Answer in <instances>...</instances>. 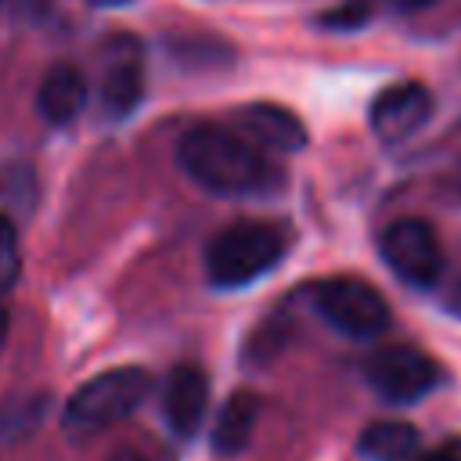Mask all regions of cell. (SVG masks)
<instances>
[{
  "label": "cell",
  "mask_w": 461,
  "mask_h": 461,
  "mask_svg": "<svg viewBox=\"0 0 461 461\" xmlns=\"http://www.w3.org/2000/svg\"><path fill=\"white\" fill-rule=\"evenodd\" d=\"M285 256V234L274 223L241 220L223 227L205 249V277L216 288H241L274 270Z\"/></svg>",
  "instance_id": "2"
},
{
  "label": "cell",
  "mask_w": 461,
  "mask_h": 461,
  "mask_svg": "<svg viewBox=\"0 0 461 461\" xmlns=\"http://www.w3.org/2000/svg\"><path fill=\"white\" fill-rule=\"evenodd\" d=\"M108 461H148V457L137 450H115V454H108Z\"/></svg>",
  "instance_id": "18"
},
{
  "label": "cell",
  "mask_w": 461,
  "mask_h": 461,
  "mask_svg": "<svg viewBox=\"0 0 461 461\" xmlns=\"http://www.w3.org/2000/svg\"><path fill=\"white\" fill-rule=\"evenodd\" d=\"M436 0H389V7L396 11H421V7H432Z\"/></svg>",
  "instance_id": "17"
},
{
  "label": "cell",
  "mask_w": 461,
  "mask_h": 461,
  "mask_svg": "<svg viewBox=\"0 0 461 461\" xmlns=\"http://www.w3.org/2000/svg\"><path fill=\"white\" fill-rule=\"evenodd\" d=\"M162 407H166V421L176 436H194L202 429L205 407H209V378L202 367L194 364H180L169 371L166 389H162Z\"/></svg>",
  "instance_id": "9"
},
{
  "label": "cell",
  "mask_w": 461,
  "mask_h": 461,
  "mask_svg": "<svg viewBox=\"0 0 461 461\" xmlns=\"http://www.w3.org/2000/svg\"><path fill=\"white\" fill-rule=\"evenodd\" d=\"M414 461H461V439H443L439 447L418 454Z\"/></svg>",
  "instance_id": "16"
},
{
  "label": "cell",
  "mask_w": 461,
  "mask_h": 461,
  "mask_svg": "<svg viewBox=\"0 0 461 461\" xmlns=\"http://www.w3.org/2000/svg\"><path fill=\"white\" fill-rule=\"evenodd\" d=\"M90 4H97V7H119V4H130V0H90Z\"/></svg>",
  "instance_id": "20"
},
{
  "label": "cell",
  "mask_w": 461,
  "mask_h": 461,
  "mask_svg": "<svg viewBox=\"0 0 461 461\" xmlns=\"http://www.w3.org/2000/svg\"><path fill=\"white\" fill-rule=\"evenodd\" d=\"M176 158L184 173L223 198H245V194H270L281 187L285 173L281 166L249 137L223 126H191L180 144Z\"/></svg>",
  "instance_id": "1"
},
{
  "label": "cell",
  "mask_w": 461,
  "mask_h": 461,
  "mask_svg": "<svg viewBox=\"0 0 461 461\" xmlns=\"http://www.w3.org/2000/svg\"><path fill=\"white\" fill-rule=\"evenodd\" d=\"M256 418H259V400H256L249 389L227 396L223 407H220V414H216V421H212V447H216L220 454H238V450H245L249 439H252Z\"/></svg>",
  "instance_id": "12"
},
{
  "label": "cell",
  "mask_w": 461,
  "mask_h": 461,
  "mask_svg": "<svg viewBox=\"0 0 461 461\" xmlns=\"http://www.w3.org/2000/svg\"><path fill=\"white\" fill-rule=\"evenodd\" d=\"M144 97V47L137 36L119 32L108 40V61L101 76V112L108 119H126Z\"/></svg>",
  "instance_id": "7"
},
{
  "label": "cell",
  "mask_w": 461,
  "mask_h": 461,
  "mask_svg": "<svg viewBox=\"0 0 461 461\" xmlns=\"http://www.w3.org/2000/svg\"><path fill=\"white\" fill-rule=\"evenodd\" d=\"M18 267H22V252H18V230H14L11 216H7V212H0V292H4L7 285H14Z\"/></svg>",
  "instance_id": "14"
},
{
  "label": "cell",
  "mask_w": 461,
  "mask_h": 461,
  "mask_svg": "<svg viewBox=\"0 0 461 461\" xmlns=\"http://www.w3.org/2000/svg\"><path fill=\"white\" fill-rule=\"evenodd\" d=\"M86 104V79L76 65H54L40 90H36V108L47 122L61 126V122H72Z\"/></svg>",
  "instance_id": "11"
},
{
  "label": "cell",
  "mask_w": 461,
  "mask_h": 461,
  "mask_svg": "<svg viewBox=\"0 0 461 461\" xmlns=\"http://www.w3.org/2000/svg\"><path fill=\"white\" fill-rule=\"evenodd\" d=\"M151 378L144 367H112L94 375L90 382H83L68 403H65V425L79 429V432H97L108 429L115 421H122L126 414H133L140 407V400L148 396Z\"/></svg>",
  "instance_id": "3"
},
{
  "label": "cell",
  "mask_w": 461,
  "mask_h": 461,
  "mask_svg": "<svg viewBox=\"0 0 461 461\" xmlns=\"http://www.w3.org/2000/svg\"><path fill=\"white\" fill-rule=\"evenodd\" d=\"M432 115V94L425 83L418 79H403V83H393L385 86L375 101H371V130L378 140L385 144H396V140H407L414 137Z\"/></svg>",
  "instance_id": "8"
},
{
  "label": "cell",
  "mask_w": 461,
  "mask_h": 461,
  "mask_svg": "<svg viewBox=\"0 0 461 461\" xmlns=\"http://www.w3.org/2000/svg\"><path fill=\"white\" fill-rule=\"evenodd\" d=\"M7 328H11V313H7V306L0 303V346H4V339H7Z\"/></svg>",
  "instance_id": "19"
},
{
  "label": "cell",
  "mask_w": 461,
  "mask_h": 461,
  "mask_svg": "<svg viewBox=\"0 0 461 461\" xmlns=\"http://www.w3.org/2000/svg\"><path fill=\"white\" fill-rule=\"evenodd\" d=\"M382 259L400 281L418 288L436 285L443 274V245L425 220H396L382 234Z\"/></svg>",
  "instance_id": "6"
},
{
  "label": "cell",
  "mask_w": 461,
  "mask_h": 461,
  "mask_svg": "<svg viewBox=\"0 0 461 461\" xmlns=\"http://www.w3.org/2000/svg\"><path fill=\"white\" fill-rule=\"evenodd\" d=\"M357 450L367 461H407L418 450V429L411 421L382 418L357 436Z\"/></svg>",
  "instance_id": "13"
},
{
  "label": "cell",
  "mask_w": 461,
  "mask_h": 461,
  "mask_svg": "<svg viewBox=\"0 0 461 461\" xmlns=\"http://www.w3.org/2000/svg\"><path fill=\"white\" fill-rule=\"evenodd\" d=\"M364 378L382 400L414 403V400H421V396H429L436 389L439 367H436V360L429 353H421L414 346H385V349L367 357Z\"/></svg>",
  "instance_id": "5"
},
{
  "label": "cell",
  "mask_w": 461,
  "mask_h": 461,
  "mask_svg": "<svg viewBox=\"0 0 461 461\" xmlns=\"http://www.w3.org/2000/svg\"><path fill=\"white\" fill-rule=\"evenodd\" d=\"M241 133H249L256 144H267L274 151H299L306 144V126L295 112L270 104V101H256L249 108L238 112Z\"/></svg>",
  "instance_id": "10"
},
{
  "label": "cell",
  "mask_w": 461,
  "mask_h": 461,
  "mask_svg": "<svg viewBox=\"0 0 461 461\" xmlns=\"http://www.w3.org/2000/svg\"><path fill=\"white\" fill-rule=\"evenodd\" d=\"M371 18V4L367 0H346L331 11L321 14V25L324 29H360L364 22Z\"/></svg>",
  "instance_id": "15"
},
{
  "label": "cell",
  "mask_w": 461,
  "mask_h": 461,
  "mask_svg": "<svg viewBox=\"0 0 461 461\" xmlns=\"http://www.w3.org/2000/svg\"><path fill=\"white\" fill-rule=\"evenodd\" d=\"M317 313L349 339H371L389 324V303L360 277H328L313 288Z\"/></svg>",
  "instance_id": "4"
}]
</instances>
